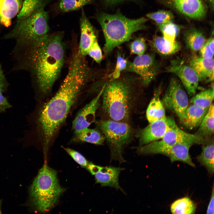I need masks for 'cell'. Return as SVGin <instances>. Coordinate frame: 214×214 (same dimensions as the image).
<instances>
[{
    "label": "cell",
    "instance_id": "obj_8",
    "mask_svg": "<svg viewBox=\"0 0 214 214\" xmlns=\"http://www.w3.org/2000/svg\"><path fill=\"white\" fill-rule=\"evenodd\" d=\"M191 146L185 144H169L160 140L140 146L136 148V150L139 154H162L168 157L171 163L181 161L194 167L195 165L189 154V149Z\"/></svg>",
    "mask_w": 214,
    "mask_h": 214
},
{
    "label": "cell",
    "instance_id": "obj_13",
    "mask_svg": "<svg viewBox=\"0 0 214 214\" xmlns=\"http://www.w3.org/2000/svg\"><path fill=\"white\" fill-rule=\"evenodd\" d=\"M161 140L170 145L185 144L191 146L194 144L202 145L213 141L210 139H204L195 134L187 133L179 128L174 121Z\"/></svg>",
    "mask_w": 214,
    "mask_h": 214
},
{
    "label": "cell",
    "instance_id": "obj_4",
    "mask_svg": "<svg viewBox=\"0 0 214 214\" xmlns=\"http://www.w3.org/2000/svg\"><path fill=\"white\" fill-rule=\"evenodd\" d=\"M49 0L28 17L16 21L12 29L4 37L5 39L15 40V51L21 52L45 40L48 37L49 28L48 14L45 10Z\"/></svg>",
    "mask_w": 214,
    "mask_h": 214
},
{
    "label": "cell",
    "instance_id": "obj_24",
    "mask_svg": "<svg viewBox=\"0 0 214 214\" xmlns=\"http://www.w3.org/2000/svg\"><path fill=\"white\" fill-rule=\"evenodd\" d=\"M214 107L213 103L210 106L197 131L194 134L204 139H210L214 134Z\"/></svg>",
    "mask_w": 214,
    "mask_h": 214
},
{
    "label": "cell",
    "instance_id": "obj_29",
    "mask_svg": "<svg viewBox=\"0 0 214 214\" xmlns=\"http://www.w3.org/2000/svg\"><path fill=\"white\" fill-rule=\"evenodd\" d=\"M214 93L213 86L194 96L191 99V102L192 104L202 108H209L213 100Z\"/></svg>",
    "mask_w": 214,
    "mask_h": 214
},
{
    "label": "cell",
    "instance_id": "obj_17",
    "mask_svg": "<svg viewBox=\"0 0 214 214\" xmlns=\"http://www.w3.org/2000/svg\"><path fill=\"white\" fill-rule=\"evenodd\" d=\"M81 9L80 21L81 35L78 51L80 55L85 56L91 46L98 41L95 29L87 17L83 8Z\"/></svg>",
    "mask_w": 214,
    "mask_h": 214
},
{
    "label": "cell",
    "instance_id": "obj_10",
    "mask_svg": "<svg viewBox=\"0 0 214 214\" xmlns=\"http://www.w3.org/2000/svg\"><path fill=\"white\" fill-rule=\"evenodd\" d=\"M158 70V65L154 56L144 54L137 56L132 62H128L125 71L137 74L142 85L146 86L154 79Z\"/></svg>",
    "mask_w": 214,
    "mask_h": 214
},
{
    "label": "cell",
    "instance_id": "obj_19",
    "mask_svg": "<svg viewBox=\"0 0 214 214\" xmlns=\"http://www.w3.org/2000/svg\"><path fill=\"white\" fill-rule=\"evenodd\" d=\"M23 0H0V28L7 27L19 13Z\"/></svg>",
    "mask_w": 214,
    "mask_h": 214
},
{
    "label": "cell",
    "instance_id": "obj_39",
    "mask_svg": "<svg viewBox=\"0 0 214 214\" xmlns=\"http://www.w3.org/2000/svg\"><path fill=\"white\" fill-rule=\"evenodd\" d=\"M11 107L7 98L0 93V114Z\"/></svg>",
    "mask_w": 214,
    "mask_h": 214
},
{
    "label": "cell",
    "instance_id": "obj_27",
    "mask_svg": "<svg viewBox=\"0 0 214 214\" xmlns=\"http://www.w3.org/2000/svg\"><path fill=\"white\" fill-rule=\"evenodd\" d=\"M195 203L188 197L179 199L171 204L170 210L172 214H194L196 210Z\"/></svg>",
    "mask_w": 214,
    "mask_h": 214
},
{
    "label": "cell",
    "instance_id": "obj_34",
    "mask_svg": "<svg viewBox=\"0 0 214 214\" xmlns=\"http://www.w3.org/2000/svg\"><path fill=\"white\" fill-rule=\"evenodd\" d=\"M128 62L119 53L117 54L115 67L112 74L113 79H116L120 76L121 72L126 69Z\"/></svg>",
    "mask_w": 214,
    "mask_h": 214
},
{
    "label": "cell",
    "instance_id": "obj_16",
    "mask_svg": "<svg viewBox=\"0 0 214 214\" xmlns=\"http://www.w3.org/2000/svg\"><path fill=\"white\" fill-rule=\"evenodd\" d=\"M165 3L181 14L191 18L199 19L206 14L201 0H164Z\"/></svg>",
    "mask_w": 214,
    "mask_h": 214
},
{
    "label": "cell",
    "instance_id": "obj_14",
    "mask_svg": "<svg viewBox=\"0 0 214 214\" xmlns=\"http://www.w3.org/2000/svg\"><path fill=\"white\" fill-rule=\"evenodd\" d=\"M86 169L93 175H94L96 183L102 186L113 187L124 192L120 187L119 176L123 168L112 166H103L89 163Z\"/></svg>",
    "mask_w": 214,
    "mask_h": 214
},
{
    "label": "cell",
    "instance_id": "obj_15",
    "mask_svg": "<svg viewBox=\"0 0 214 214\" xmlns=\"http://www.w3.org/2000/svg\"><path fill=\"white\" fill-rule=\"evenodd\" d=\"M104 88V85L97 95L77 114L72 124V128L75 132L88 128L95 121V113L100 105V99L102 96Z\"/></svg>",
    "mask_w": 214,
    "mask_h": 214
},
{
    "label": "cell",
    "instance_id": "obj_2",
    "mask_svg": "<svg viewBox=\"0 0 214 214\" xmlns=\"http://www.w3.org/2000/svg\"><path fill=\"white\" fill-rule=\"evenodd\" d=\"M63 33L50 34L42 43L22 53L21 66L30 71L40 92L48 94L61 72L65 59Z\"/></svg>",
    "mask_w": 214,
    "mask_h": 214
},
{
    "label": "cell",
    "instance_id": "obj_3",
    "mask_svg": "<svg viewBox=\"0 0 214 214\" xmlns=\"http://www.w3.org/2000/svg\"><path fill=\"white\" fill-rule=\"evenodd\" d=\"M140 79L120 76L104 84L102 109L110 119L127 122L136 97Z\"/></svg>",
    "mask_w": 214,
    "mask_h": 214
},
{
    "label": "cell",
    "instance_id": "obj_1",
    "mask_svg": "<svg viewBox=\"0 0 214 214\" xmlns=\"http://www.w3.org/2000/svg\"><path fill=\"white\" fill-rule=\"evenodd\" d=\"M91 79L89 70L83 64L76 62L69 63L67 73L59 90L44 106L39 114L38 124L45 150L48 149L84 86Z\"/></svg>",
    "mask_w": 214,
    "mask_h": 214
},
{
    "label": "cell",
    "instance_id": "obj_32",
    "mask_svg": "<svg viewBox=\"0 0 214 214\" xmlns=\"http://www.w3.org/2000/svg\"><path fill=\"white\" fill-rule=\"evenodd\" d=\"M146 15L147 18L154 21L157 25L172 21L174 18V15L171 12L165 10L150 13Z\"/></svg>",
    "mask_w": 214,
    "mask_h": 214
},
{
    "label": "cell",
    "instance_id": "obj_42",
    "mask_svg": "<svg viewBox=\"0 0 214 214\" xmlns=\"http://www.w3.org/2000/svg\"><path fill=\"white\" fill-rule=\"evenodd\" d=\"M212 10L214 9V0H207Z\"/></svg>",
    "mask_w": 214,
    "mask_h": 214
},
{
    "label": "cell",
    "instance_id": "obj_30",
    "mask_svg": "<svg viewBox=\"0 0 214 214\" xmlns=\"http://www.w3.org/2000/svg\"><path fill=\"white\" fill-rule=\"evenodd\" d=\"M93 2L94 0H59L58 7L61 12H67L79 10Z\"/></svg>",
    "mask_w": 214,
    "mask_h": 214
},
{
    "label": "cell",
    "instance_id": "obj_41",
    "mask_svg": "<svg viewBox=\"0 0 214 214\" xmlns=\"http://www.w3.org/2000/svg\"><path fill=\"white\" fill-rule=\"evenodd\" d=\"M135 0H103L104 4L106 6H112L123 2Z\"/></svg>",
    "mask_w": 214,
    "mask_h": 214
},
{
    "label": "cell",
    "instance_id": "obj_7",
    "mask_svg": "<svg viewBox=\"0 0 214 214\" xmlns=\"http://www.w3.org/2000/svg\"><path fill=\"white\" fill-rule=\"evenodd\" d=\"M97 124L110 147L111 160L125 162L122 151L130 140L132 128L126 122L110 119L100 121Z\"/></svg>",
    "mask_w": 214,
    "mask_h": 214
},
{
    "label": "cell",
    "instance_id": "obj_26",
    "mask_svg": "<svg viewBox=\"0 0 214 214\" xmlns=\"http://www.w3.org/2000/svg\"><path fill=\"white\" fill-rule=\"evenodd\" d=\"M75 133L76 139L81 141L101 145L105 140L103 134L95 129L87 128Z\"/></svg>",
    "mask_w": 214,
    "mask_h": 214
},
{
    "label": "cell",
    "instance_id": "obj_21",
    "mask_svg": "<svg viewBox=\"0 0 214 214\" xmlns=\"http://www.w3.org/2000/svg\"><path fill=\"white\" fill-rule=\"evenodd\" d=\"M152 49L158 54L164 56L173 54L178 52L181 46L179 43L175 41H170L163 37L155 35L149 41Z\"/></svg>",
    "mask_w": 214,
    "mask_h": 214
},
{
    "label": "cell",
    "instance_id": "obj_6",
    "mask_svg": "<svg viewBox=\"0 0 214 214\" xmlns=\"http://www.w3.org/2000/svg\"><path fill=\"white\" fill-rule=\"evenodd\" d=\"M64 191L59 185L56 172L45 165L30 188V203L39 212H48L54 207Z\"/></svg>",
    "mask_w": 214,
    "mask_h": 214
},
{
    "label": "cell",
    "instance_id": "obj_22",
    "mask_svg": "<svg viewBox=\"0 0 214 214\" xmlns=\"http://www.w3.org/2000/svg\"><path fill=\"white\" fill-rule=\"evenodd\" d=\"M160 93V87L155 94L147 108L146 116L149 123L166 117L164 106L159 97Z\"/></svg>",
    "mask_w": 214,
    "mask_h": 214
},
{
    "label": "cell",
    "instance_id": "obj_38",
    "mask_svg": "<svg viewBox=\"0 0 214 214\" xmlns=\"http://www.w3.org/2000/svg\"><path fill=\"white\" fill-rule=\"evenodd\" d=\"M8 84L0 64V93H2L7 90Z\"/></svg>",
    "mask_w": 214,
    "mask_h": 214
},
{
    "label": "cell",
    "instance_id": "obj_9",
    "mask_svg": "<svg viewBox=\"0 0 214 214\" xmlns=\"http://www.w3.org/2000/svg\"><path fill=\"white\" fill-rule=\"evenodd\" d=\"M162 101L164 106L179 117L183 114L188 106V98L178 79L171 78Z\"/></svg>",
    "mask_w": 214,
    "mask_h": 214
},
{
    "label": "cell",
    "instance_id": "obj_12",
    "mask_svg": "<svg viewBox=\"0 0 214 214\" xmlns=\"http://www.w3.org/2000/svg\"><path fill=\"white\" fill-rule=\"evenodd\" d=\"M174 121L172 118L166 116L149 123L138 131L135 136L139 139L140 146L161 139Z\"/></svg>",
    "mask_w": 214,
    "mask_h": 214
},
{
    "label": "cell",
    "instance_id": "obj_37",
    "mask_svg": "<svg viewBox=\"0 0 214 214\" xmlns=\"http://www.w3.org/2000/svg\"><path fill=\"white\" fill-rule=\"evenodd\" d=\"M87 55L92 58L95 62L100 63L103 58L101 48L98 42L95 43L90 48Z\"/></svg>",
    "mask_w": 214,
    "mask_h": 214
},
{
    "label": "cell",
    "instance_id": "obj_5",
    "mask_svg": "<svg viewBox=\"0 0 214 214\" xmlns=\"http://www.w3.org/2000/svg\"><path fill=\"white\" fill-rule=\"evenodd\" d=\"M96 18L104 36L103 51L106 56L117 46L130 40L133 33L146 29L145 23L147 21L144 17L129 19L119 11L114 14L100 12L97 15Z\"/></svg>",
    "mask_w": 214,
    "mask_h": 214
},
{
    "label": "cell",
    "instance_id": "obj_25",
    "mask_svg": "<svg viewBox=\"0 0 214 214\" xmlns=\"http://www.w3.org/2000/svg\"><path fill=\"white\" fill-rule=\"evenodd\" d=\"M214 141L206 144L202 145L201 153L196 157L198 161L201 165L205 167L208 173L212 175L214 172Z\"/></svg>",
    "mask_w": 214,
    "mask_h": 214
},
{
    "label": "cell",
    "instance_id": "obj_11",
    "mask_svg": "<svg viewBox=\"0 0 214 214\" xmlns=\"http://www.w3.org/2000/svg\"><path fill=\"white\" fill-rule=\"evenodd\" d=\"M167 70L178 77L190 95L195 93L200 81L197 73L191 66L178 58L171 60Z\"/></svg>",
    "mask_w": 214,
    "mask_h": 214
},
{
    "label": "cell",
    "instance_id": "obj_18",
    "mask_svg": "<svg viewBox=\"0 0 214 214\" xmlns=\"http://www.w3.org/2000/svg\"><path fill=\"white\" fill-rule=\"evenodd\" d=\"M209 108H204L193 104L188 106L179 117L181 124L190 130L198 127Z\"/></svg>",
    "mask_w": 214,
    "mask_h": 214
},
{
    "label": "cell",
    "instance_id": "obj_33",
    "mask_svg": "<svg viewBox=\"0 0 214 214\" xmlns=\"http://www.w3.org/2000/svg\"><path fill=\"white\" fill-rule=\"evenodd\" d=\"M147 48L144 38L138 37L131 43L129 45L130 52L132 54L139 56L144 54Z\"/></svg>",
    "mask_w": 214,
    "mask_h": 214
},
{
    "label": "cell",
    "instance_id": "obj_31",
    "mask_svg": "<svg viewBox=\"0 0 214 214\" xmlns=\"http://www.w3.org/2000/svg\"><path fill=\"white\" fill-rule=\"evenodd\" d=\"M163 35V37L166 39L172 42H174L176 38L178 36L182 26L170 22L164 24L157 25Z\"/></svg>",
    "mask_w": 214,
    "mask_h": 214
},
{
    "label": "cell",
    "instance_id": "obj_28",
    "mask_svg": "<svg viewBox=\"0 0 214 214\" xmlns=\"http://www.w3.org/2000/svg\"><path fill=\"white\" fill-rule=\"evenodd\" d=\"M45 0H23L21 9L17 15L16 21L23 20L31 15L38 9Z\"/></svg>",
    "mask_w": 214,
    "mask_h": 214
},
{
    "label": "cell",
    "instance_id": "obj_36",
    "mask_svg": "<svg viewBox=\"0 0 214 214\" xmlns=\"http://www.w3.org/2000/svg\"><path fill=\"white\" fill-rule=\"evenodd\" d=\"M64 149L78 164L84 167L87 168L89 163L81 154L69 148H64Z\"/></svg>",
    "mask_w": 214,
    "mask_h": 214
},
{
    "label": "cell",
    "instance_id": "obj_35",
    "mask_svg": "<svg viewBox=\"0 0 214 214\" xmlns=\"http://www.w3.org/2000/svg\"><path fill=\"white\" fill-rule=\"evenodd\" d=\"M214 38L211 37L206 41L199 51L201 56L207 58H213L214 54Z\"/></svg>",
    "mask_w": 214,
    "mask_h": 214
},
{
    "label": "cell",
    "instance_id": "obj_43",
    "mask_svg": "<svg viewBox=\"0 0 214 214\" xmlns=\"http://www.w3.org/2000/svg\"><path fill=\"white\" fill-rule=\"evenodd\" d=\"M1 213V202L0 201V214Z\"/></svg>",
    "mask_w": 214,
    "mask_h": 214
},
{
    "label": "cell",
    "instance_id": "obj_20",
    "mask_svg": "<svg viewBox=\"0 0 214 214\" xmlns=\"http://www.w3.org/2000/svg\"><path fill=\"white\" fill-rule=\"evenodd\" d=\"M198 75L199 81L213 80L214 60L213 58H205L202 56L195 57L191 59L189 64Z\"/></svg>",
    "mask_w": 214,
    "mask_h": 214
},
{
    "label": "cell",
    "instance_id": "obj_23",
    "mask_svg": "<svg viewBox=\"0 0 214 214\" xmlns=\"http://www.w3.org/2000/svg\"><path fill=\"white\" fill-rule=\"evenodd\" d=\"M183 38L187 47L194 51H199L206 41L203 34L194 27H190L185 30Z\"/></svg>",
    "mask_w": 214,
    "mask_h": 214
},
{
    "label": "cell",
    "instance_id": "obj_40",
    "mask_svg": "<svg viewBox=\"0 0 214 214\" xmlns=\"http://www.w3.org/2000/svg\"><path fill=\"white\" fill-rule=\"evenodd\" d=\"M214 188L213 184L211 195L210 199L209 204L207 207V214H213L214 213Z\"/></svg>",
    "mask_w": 214,
    "mask_h": 214
}]
</instances>
